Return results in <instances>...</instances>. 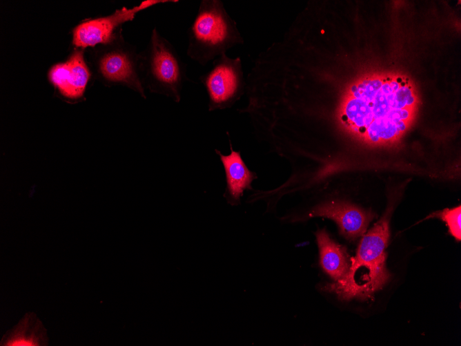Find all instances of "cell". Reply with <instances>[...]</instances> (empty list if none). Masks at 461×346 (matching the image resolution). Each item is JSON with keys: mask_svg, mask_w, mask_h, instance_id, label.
<instances>
[{"mask_svg": "<svg viewBox=\"0 0 461 346\" xmlns=\"http://www.w3.org/2000/svg\"><path fill=\"white\" fill-rule=\"evenodd\" d=\"M91 75L84 48L77 47L65 61L53 65L48 73V80L56 93L70 103L81 101Z\"/></svg>", "mask_w": 461, "mask_h": 346, "instance_id": "6", "label": "cell"}, {"mask_svg": "<svg viewBox=\"0 0 461 346\" xmlns=\"http://www.w3.org/2000/svg\"><path fill=\"white\" fill-rule=\"evenodd\" d=\"M48 344L47 331L33 312L26 314L1 340V346H46Z\"/></svg>", "mask_w": 461, "mask_h": 346, "instance_id": "9", "label": "cell"}, {"mask_svg": "<svg viewBox=\"0 0 461 346\" xmlns=\"http://www.w3.org/2000/svg\"><path fill=\"white\" fill-rule=\"evenodd\" d=\"M90 52L89 68L95 79L108 87H126L146 98L139 68V52L124 39L122 32Z\"/></svg>", "mask_w": 461, "mask_h": 346, "instance_id": "4", "label": "cell"}, {"mask_svg": "<svg viewBox=\"0 0 461 346\" xmlns=\"http://www.w3.org/2000/svg\"><path fill=\"white\" fill-rule=\"evenodd\" d=\"M230 149V153L227 155L217 150L216 153L225 170L228 197L231 202H237L244 190L251 189V184L255 176L246 166L240 153L233 151L231 146Z\"/></svg>", "mask_w": 461, "mask_h": 346, "instance_id": "11", "label": "cell"}, {"mask_svg": "<svg viewBox=\"0 0 461 346\" xmlns=\"http://www.w3.org/2000/svg\"><path fill=\"white\" fill-rule=\"evenodd\" d=\"M187 34L186 54L202 65L242 42L235 23L217 1L201 2Z\"/></svg>", "mask_w": 461, "mask_h": 346, "instance_id": "3", "label": "cell"}, {"mask_svg": "<svg viewBox=\"0 0 461 346\" xmlns=\"http://www.w3.org/2000/svg\"><path fill=\"white\" fill-rule=\"evenodd\" d=\"M316 238L323 270L335 281L342 279L351 265L345 249L334 242L325 229L318 231Z\"/></svg>", "mask_w": 461, "mask_h": 346, "instance_id": "10", "label": "cell"}, {"mask_svg": "<svg viewBox=\"0 0 461 346\" xmlns=\"http://www.w3.org/2000/svg\"><path fill=\"white\" fill-rule=\"evenodd\" d=\"M389 85L393 92H396L400 87V84L394 81L389 82Z\"/></svg>", "mask_w": 461, "mask_h": 346, "instance_id": "13", "label": "cell"}, {"mask_svg": "<svg viewBox=\"0 0 461 346\" xmlns=\"http://www.w3.org/2000/svg\"><path fill=\"white\" fill-rule=\"evenodd\" d=\"M389 213H386L363 237L356 255L350 258L351 265L346 275L334 283L328 284L324 290L335 293L342 300L355 284V277L360 269L365 273L352 289L349 300L353 298H370L388 282L390 273L386 268L385 249L390 236Z\"/></svg>", "mask_w": 461, "mask_h": 346, "instance_id": "1", "label": "cell"}, {"mask_svg": "<svg viewBox=\"0 0 461 346\" xmlns=\"http://www.w3.org/2000/svg\"><path fill=\"white\" fill-rule=\"evenodd\" d=\"M438 216L446 222L449 233L457 240H461V206L445 209L438 213Z\"/></svg>", "mask_w": 461, "mask_h": 346, "instance_id": "12", "label": "cell"}, {"mask_svg": "<svg viewBox=\"0 0 461 346\" xmlns=\"http://www.w3.org/2000/svg\"><path fill=\"white\" fill-rule=\"evenodd\" d=\"M239 59L221 55L213 69L200 77L209 97V108L214 109L231 104L241 94L244 79Z\"/></svg>", "mask_w": 461, "mask_h": 346, "instance_id": "7", "label": "cell"}, {"mask_svg": "<svg viewBox=\"0 0 461 346\" xmlns=\"http://www.w3.org/2000/svg\"><path fill=\"white\" fill-rule=\"evenodd\" d=\"M175 0H146L131 8L123 7L112 14L86 19L72 30V44L75 47L86 48L105 44L121 32L122 25L133 20L136 15L159 3H177Z\"/></svg>", "mask_w": 461, "mask_h": 346, "instance_id": "5", "label": "cell"}, {"mask_svg": "<svg viewBox=\"0 0 461 346\" xmlns=\"http://www.w3.org/2000/svg\"><path fill=\"white\" fill-rule=\"evenodd\" d=\"M315 216L333 220L342 236L355 240L364 234L374 214L348 202L331 201L320 204L308 214L309 218Z\"/></svg>", "mask_w": 461, "mask_h": 346, "instance_id": "8", "label": "cell"}, {"mask_svg": "<svg viewBox=\"0 0 461 346\" xmlns=\"http://www.w3.org/2000/svg\"><path fill=\"white\" fill-rule=\"evenodd\" d=\"M142 84L150 93L159 94L179 103L184 84L190 81L186 65L174 46L155 27L146 48L139 52Z\"/></svg>", "mask_w": 461, "mask_h": 346, "instance_id": "2", "label": "cell"}]
</instances>
